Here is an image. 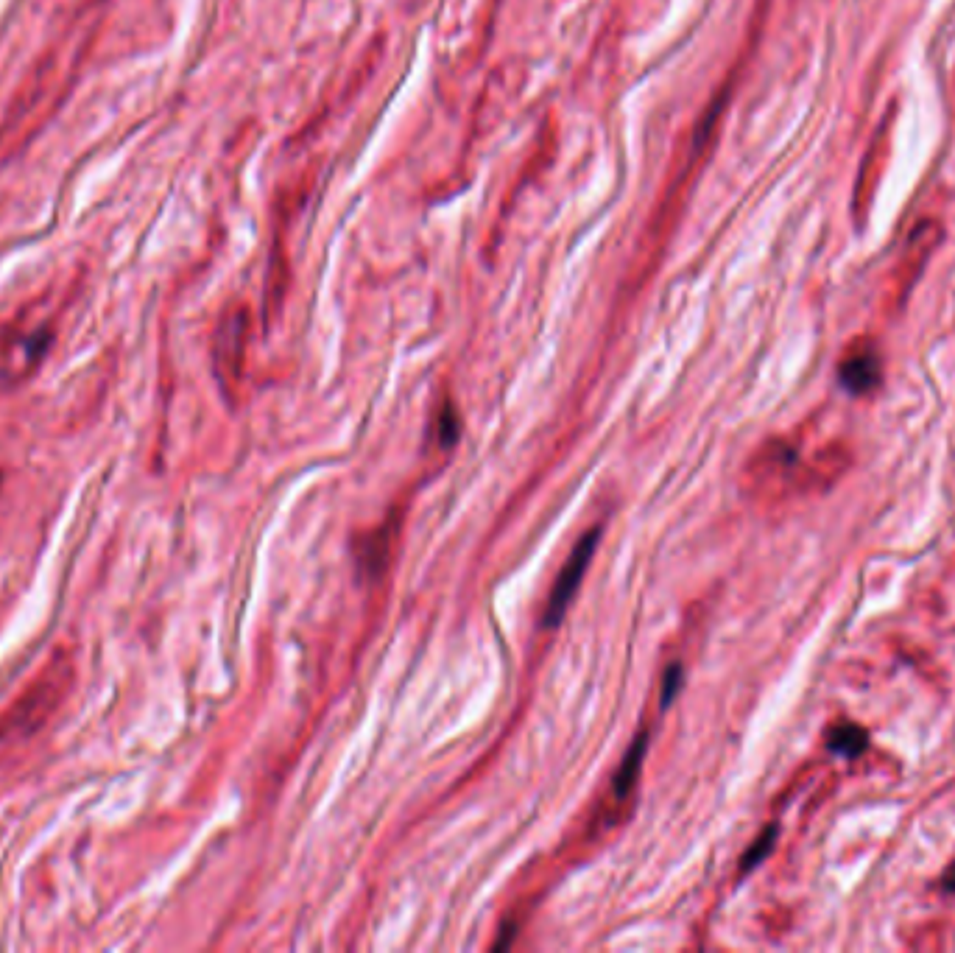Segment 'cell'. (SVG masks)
Returning a JSON list of instances; mask_svg holds the SVG:
<instances>
[{
    "mask_svg": "<svg viewBox=\"0 0 955 953\" xmlns=\"http://www.w3.org/2000/svg\"><path fill=\"white\" fill-rule=\"evenodd\" d=\"M76 685L73 652L59 646L48 654L40 671L0 710V775L26 755L34 741L54 724Z\"/></svg>",
    "mask_w": 955,
    "mask_h": 953,
    "instance_id": "obj_1",
    "label": "cell"
},
{
    "mask_svg": "<svg viewBox=\"0 0 955 953\" xmlns=\"http://www.w3.org/2000/svg\"><path fill=\"white\" fill-rule=\"evenodd\" d=\"M598 540H601V529L587 531L579 540V545L573 548V554L567 557L565 568H562V573H559V579H556V585H553L551 590L548 607H545V613H542V624H545V627H556V624L565 618L567 607H570V601L576 596V590H579L581 579H584V573H587L592 554H595V548H598Z\"/></svg>",
    "mask_w": 955,
    "mask_h": 953,
    "instance_id": "obj_2",
    "label": "cell"
},
{
    "mask_svg": "<svg viewBox=\"0 0 955 953\" xmlns=\"http://www.w3.org/2000/svg\"><path fill=\"white\" fill-rule=\"evenodd\" d=\"M880 375H883V367L872 341L855 344L838 364V381L849 395H869L880 383Z\"/></svg>",
    "mask_w": 955,
    "mask_h": 953,
    "instance_id": "obj_3",
    "label": "cell"
},
{
    "mask_svg": "<svg viewBox=\"0 0 955 953\" xmlns=\"http://www.w3.org/2000/svg\"><path fill=\"white\" fill-rule=\"evenodd\" d=\"M243 333H246V322L238 314L235 319H229L227 325L221 327L218 333V350H216V369L218 378L224 386H235V381L241 378V361H243Z\"/></svg>",
    "mask_w": 955,
    "mask_h": 953,
    "instance_id": "obj_4",
    "label": "cell"
},
{
    "mask_svg": "<svg viewBox=\"0 0 955 953\" xmlns=\"http://www.w3.org/2000/svg\"><path fill=\"white\" fill-rule=\"evenodd\" d=\"M646 747H648V733H640L637 741L629 747V752H626V758L620 761L618 772H615V783H612L615 797H620V800H623V797L634 789V783H637L640 766H643V758H646Z\"/></svg>",
    "mask_w": 955,
    "mask_h": 953,
    "instance_id": "obj_5",
    "label": "cell"
},
{
    "mask_svg": "<svg viewBox=\"0 0 955 953\" xmlns=\"http://www.w3.org/2000/svg\"><path fill=\"white\" fill-rule=\"evenodd\" d=\"M389 526H383V531H377V534H369L364 540V545L358 548V559H361V571L366 573H377L383 565H386V559H389L391 551V537H394V529L386 531Z\"/></svg>",
    "mask_w": 955,
    "mask_h": 953,
    "instance_id": "obj_6",
    "label": "cell"
},
{
    "mask_svg": "<svg viewBox=\"0 0 955 953\" xmlns=\"http://www.w3.org/2000/svg\"><path fill=\"white\" fill-rule=\"evenodd\" d=\"M827 747L833 749L835 755L858 758L863 749L869 747V736L863 733V727H858V724H838L830 733V738H827Z\"/></svg>",
    "mask_w": 955,
    "mask_h": 953,
    "instance_id": "obj_7",
    "label": "cell"
},
{
    "mask_svg": "<svg viewBox=\"0 0 955 953\" xmlns=\"http://www.w3.org/2000/svg\"><path fill=\"white\" fill-rule=\"evenodd\" d=\"M774 836H777V828H768V831L763 833V836H760L757 842H754L752 850H749V853L743 856V872H749L752 867H757V864H760V861H763V858L771 853V847H774Z\"/></svg>",
    "mask_w": 955,
    "mask_h": 953,
    "instance_id": "obj_8",
    "label": "cell"
},
{
    "mask_svg": "<svg viewBox=\"0 0 955 953\" xmlns=\"http://www.w3.org/2000/svg\"><path fill=\"white\" fill-rule=\"evenodd\" d=\"M456 436H458V414L456 409L447 403V406L442 409V414H439V439H442V445L450 448V445L456 442Z\"/></svg>",
    "mask_w": 955,
    "mask_h": 953,
    "instance_id": "obj_9",
    "label": "cell"
},
{
    "mask_svg": "<svg viewBox=\"0 0 955 953\" xmlns=\"http://www.w3.org/2000/svg\"><path fill=\"white\" fill-rule=\"evenodd\" d=\"M679 688H682V666L673 663V666L665 671V680H662V708L671 705V699L676 696Z\"/></svg>",
    "mask_w": 955,
    "mask_h": 953,
    "instance_id": "obj_10",
    "label": "cell"
},
{
    "mask_svg": "<svg viewBox=\"0 0 955 953\" xmlns=\"http://www.w3.org/2000/svg\"><path fill=\"white\" fill-rule=\"evenodd\" d=\"M942 886H944V892H953V889H955V864H953V867H950V870L944 872Z\"/></svg>",
    "mask_w": 955,
    "mask_h": 953,
    "instance_id": "obj_11",
    "label": "cell"
}]
</instances>
